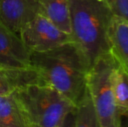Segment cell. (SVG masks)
Masks as SVG:
<instances>
[{"label":"cell","mask_w":128,"mask_h":127,"mask_svg":"<svg viewBox=\"0 0 128 127\" xmlns=\"http://www.w3.org/2000/svg\"><path fill=\"white\" fill-rule=\"evenodd\" d=\"M30 64L46 85L77 105L86 89V77L91 66L74 42L44 52L32 53Z\"/></svg>","instance_id":"1"},{"label":"cell","mask_w":128,"mask_h":127,"mask_svg":"<svg viewBox=\"0 0 128 127\" xmlns=\"http://www.w3.org/2000/svg\"><path fill=\"white\" fill-rule=\"evenodd\" d=\"M71 35L90 66L110 51L108 30L112 13L104 0H69Z\"/></svg>","instance_id":"2"},{"label":"cell","mask_w":128,"mask_h":127,"mask_svg":"<svg viewBox=\"0 0 128 127\" xmlns=\"http://www.w3.org/2000/svg\"><path fill=\"white\" fill-rule=\"evenodd\" d=\"M30 127H58L76 105L48 85H30L12 93Z\"/></svg>","instance_id":"3"},{"label":"cell","mask_w":128,"mask_h":127,"mask_svg":"<svg viewBox=\"0 0 128 127\" xmlns=\"http://www.w3.org/2000/svg\"><path fill=\"white\" fill-rule=\"evenodd\" d=\"M118 63L111 52L100 56L90 67L86 88L96 111L100 127H120L122 115L116 105L112 77Z\"/></svg>","instance_id":"4"},{"label":"cell","mask_w":128,"mask_h":127,"mask_svg":"<svg viewBox=\"0 0 128 127\" xmlns=\"http://www.w3.org/2000/svg\"><path fill=\"white\" fill-rule=\"evenodd\" d=\"M21 39L32 53L44 52L69 42H73L71 34L61 31L51 20L38 14L19 32Z\"/></svg>","instance_id":"5"},{"label":"cell","mask_w":128,"mask_h":127,"mask_svg":"<svg viewBox=\"0 0 128 127\" xmlns=\"http://www.w3.org/2000/svg\"><path fill=\"white\" fill-rule=\"evenodd\" d=\"M30 55L20 36L0 23V67H32Z\"/></svg>","instance_id":"6"},{"label":"cell","mask_w":128,"mask_h":127,"mask_svg":"<svg viewBox=\"0 0 128 127\" xmlns=\"http://www.w3.org/2000/svg\"><path fill=\"white\" fill-rule=\"evenodd\" d=\"M39 13L38 0H0V23L15 33Z\"/></svg>","instance_id":"7"},{"label":"cell","mask_w":128,"mask_h":127,"mask_svg":"<svg viewBox=\"0 0 128 127\" xmlns=\"http://www.w3.org/2000/svg\"><path fill=\"white\" fill-rule=\"evenodd\" d=\"M30 85H46L36 68L0 67V95H10Z\"/></svg>","instance_id":"8"},{"label":"cell","mask_w":128,"mask_h":127,"mask_svg":"<svg viewBox=\"0 0 128 127\" xmlns=\"http://www.w3.org/2000/svg\"><path fill=\"white\" fill-rule=\"evenodd\" d=\"M110 52L122 68L128 71V22L112 17L108 30Z\"/></svg>","instance_id":"9"},{"label":"cell","mask_w":128,"mask_h":127,"mask_svg":"<svg viewBox=\"0 0 128 127\" xmlns=\"http://www.w3.org/2000/svg\"><path fill=\"white\" fill-rule=\"evenodd\" d=\"M40 13L61 31L71 34L69 0H38Z\"/></svg>","instance_id":"10"},{"label":"cell","mask_w":128,"mask_h":127,"mask_svg":"<svg viewBox=\"0 0 128 127\" xmlns=\"http://www.w3.org/2000/svg\"><path fill=\"white\" fill-rule=\"evenodd\" d=\"M0 127H30L13 94L0 95Z\"/></svg>","instance_id":"11"},{"label":"cell","mask_w":128,"mask_h":127,"mask_svg":"<svg viewBox=\"0 0 128 127\" xmlns=\"http://www.w3.org/2000/svg\"><path fill=\"white\" fill-rule=\"evenodd\" d=\"M74 127H100L96 111L87 88L75 107Z\"/></svg>","instance_id":"12"},{"label":"cell","mask_w":128,"mask_h":127,"mask_svg":"<svg viewBox=\"0 0 128 127\" xmlns=\"http://www.w3.org/2000/svg\"><path fill=\"white\" fill-rule=\"evenodd\" d=\"M114 98L122 117L128 113V71L118 64L112 77Z\"/></svg>","instance_id":"13"},{"label":"cell","mask_w":128,"mask_h":127,"mask_svg":"<svg viewBox=\"0 0 128 127\" xmlns=\"http://www.w3.org/2000/svg\"><path fill=\"white\" fill-rule=\"evenodd\" d=\"M113 16L128 22V0H104Z\"/></svg>","instance_id":"14"},{"label":"cell","mask_w":128,"mask_h":127,"mask_svg":"<svg viewBox=\"0 0 128 127\" xmlns=\"http://www.w3.org/2000/svg\"><path fill=\"white\" fill-rule=\"evenodd\" d=\"M58 127H74V111L68 115L64 122Z\"/></svg>","instance_id":"15"},{"label":"cell","mask_w":128,"mask_h":127,"mask_svg":"<svg viewBox=\"0 0 128 127\" xmlns=\"http://www.w3.org/2000/svg\"><path fill=\"white\" fill-rule=\"evenodd\" d=\"M122 118H125V119H122V123L120 127H128V113L125 114Z\"/></svg>","instance_id":"16"}]
</instances>
